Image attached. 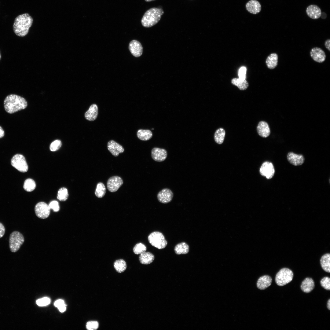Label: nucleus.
Masks as SVG:
<instances>
[{
    "instance_id": "nucleus-1",
    "label": "nucleus",
    "mask_w": 330,
    "mask_h": 330,
    "mask_svg": "<svg viewBox=\"0 0 330 330\" xmlns=\"http://www.w3.org/2000/svg\"><path fill=\"white\" fill-rule=\"evenodd\" d=\"M33 22V18L28 13L18 15L15 18L13 25L14 33L20 37L26 36L28 34Z\"/></svg>"
},
{
    "instance_id": "nucleus-2",
    "label": "nucleus",
    "mask_w": 330,
    "mask_h": 330,
    "mask_svg": "<svg viewBox=\"0 0 330 330\" xmlns=\"http://www.w3.org/2000/svg\"><path fill=\"white\" fill-rule=\"evenodd\" d=\"M4 105L6 111L9 113L12 114L25 109L27 106V103L24 98L12 94L6 97Z\"/></svg>"
},
{
    "instance_id": "nucleus-3",
    "label": "nucleus",
    "mask_w": 330,
    "mask_h": 330,
    "mask_svg": "<svg viewBox=\"0 0 330 330\" xmlns=\"http://www.w3.org/2000/svg\"><path fill=\"white\" fill-rule=\"evenodd\" d=\"M164 12L161 8L153 7L147 10L141 20L143 26L151 27L156 24L160 19Z\"/></svg>"
},
{
    "instance_id": "nucleus-4",
    "label": "nucleus",
    "mask_w": 330,
    "mask_h": 330,
    "mask_svg": "<svg viewBox=\"0 0 330 330\" xmlns=\"http://www.w3.org/2000/svg\"><path fill=\"white\" fill-rule=\"evenodd\" d=\"M293 276V273L291 270L286 268H283L277 273L275 281L278 285L283 286L291 282Z\"/></svg>"
},
{
    "instance_id": "nucleus-5",
    "label": "nucleus",
    "mask_w": 330,
    "mask_h": 330,
    "mask_svg": "<svg viewBox=\"0 0 330 330\" xmlns=\"http://www.w3.org/2000/svg\"><path fill=\"white\" fill-rule=\"evenodd\" d=\"M148 240L152 245L159 249L164 248L167 244L163 234L158 231L151 233L148 236Z\"/></svg>"
},
{
    "instance_id": "nucleus-6",
    "label": "nucleus",
    "mask_w": 330,
    "mask_h": 330,
    "mask_svg": "<svg viewBox=\"0 0 330 330\" xmlns=\"http://www.w3.org/2000/svg\"><path fill=\"white\" fill-rule=\"evenodd\" d=\"M23 235L19 232L14 231L10 235L9 239V248L12 252H16L20 248L24 242Z\"/></svg>"
},
{
    "instance_id": "nucleus-7",
    "label": "nucleus",
    "mask_w": 330,
    "mask_h": 330,
    "mask_svg": "<svg viewBox=\"0 0 330 330\" xmlns=\"http://www.w3.org/2000/svg\"><path fill=\"white\" fill-rule=\"evenodd\" d=\"M11 165L19 171L26 172L28 170V166L24 157L22 155L17 154L14 156L11 159Z\"/></svg>"
},
{
    "instance_id": "nucleus-8",
    "label": "nucleus",
    "mask_w": 330,
    "mask_h": 330,
    "mask_svg": "<svg viewBox=\"0 0 330 330\" xmlns=\"http://www.w3.org/2000/svg\"><path fill=\"white\" fill-rule=\"evenodd\" d=\"M35 211L36 215L39 218L45 219L49 216L50 208L46 203L41 202L38 203L35 206Z\"/></svg>"
},
{
    "instance_id": "nucleus-9",
    "label": "nucleus",
    "mask_w": 330,
    "mask_h": 330,
    "mask_svg": "<svg viewBox=\"0 0 330 330\" xmlns=\"http://www.w3.org/2000/svg\"><path fill=\"white\" fill-rule=\"evenodd\" d=\"M123 184V180L120 177L114 176L108 179L107 183V186L109 191L114 192L117 191Z\"/></svg>"
},
{
    "instance_id": "nucleus-10",
    "label": "nucleus",
    "mask_w": 330,
    "mask_h": 330,
    "mask_svg": "<svg viewBox=\"0 0 330 330\" xmlns=\"http://www.w3.org/2000/svg\"><path fill=\"white\" fill-rule=\"evenodd\" d=\"M259 172L261 175L265 177L267 179L272 178L275 173L273 164L268 161L264 162L260 168Z\"/></svg>"
},
{
    "instance_id": "nucleus-11",
    "label": "nucleus",
    "mask_w": 330,
    "mask_h": 330,
    "mask_svg": "<svg viewBox=\"0 0 330 330\" xmlns=\"http://www.w3.org/2000/svg\"><path fill=\"white\" fill-rule=\"evenodd\" d=\"M173 196V193L171 190L168 188H164L158 193L157 198L160 202L167 204L171 201Z\"/></svg>"
},
{
    "instance_id": "nucleus-12",
    "label": "nucleus",
    "mask_w": 330,
    "mask_h": 330,
    "mask_svg": "<svg viewBox=\"0 0 330 330\" xmlns=\"http://www.w3.org/2000/svg\"><path fill=\"white\" fill-rule=\"evenodd\" d=\"M151 155L152 159L154 160L161 162L164 161L166 159L167 153L164 149L155 147L152 149Z\"/></svg>"
},
{
    "instance_id": "nucleus-13",
    "label": "nucleus",
    "mask_w": 330,
    "mask_h": 330,
    "mask_svg": "<svg viewBox=\"0 0 330 330\" xmlns=\"http://www.w3.org/2000/svg\"><path fill=\"white\" fill-rule=\"evenodd\" d=\"M310 55L314 61L319 63L323 62L326 59L325 52L321 49L318 47H315L311 49Z\"/></svg>"
},
{
    "instance_id": "nucleus-14",
    "label": "nucleus",
    "mask_w": 330,
    "mask_h": 330,
    "mask_svg": "<svg viewBox=\"0 0 330 330\" xmlns=\"http://www.w3.org/2000/svg\"><path fill=\"white\" fill-rule=\"evenodd\" d=\"M108 150L114 156H118L119 153L124 152V149L123 147L115 141L111 140L107 144Z\"/></svg>"
},
{
    "instance_id": "nucleus-15",
    "label": "nucleus",
    "mask_w": 330,
    "mask_h": 330,
    "mask_svg": "<svg viewBox=\"0 0 330 330\" xmlns=\"http://www.w3.org/2000/svg\"><path fill=\"white\" fill-rule=\"evenodd\" d=\"M287 158L290 164L295 166L302 165L305 161V158L302 155L297 154L292 152L288 153Z\"/></svg>"
},
{
    "instance_id": "nucleus-16",
    "label": "nucleus",
    "mask_w": 330,
    "mask_h": 330,
    "mask_svg": "<svg viewBox=\"0 0 330 330\" xmlns=\"http://www.w3.org/2000/svg\"><path fill=\"white\" fill-rule=\"evenodd\" d=\"M129 49L131 53L136 57H139L142 54V46L141 43L136 40H133L130 42Z\"/></svg>"
},
{
    "instance_id": "nucleus-17",
    "label": "nucleus",
    "mask_w": 330,
    "mask_h": 330,
    "mask_svg": "<svg viewBox=\"0 0 330 330\" xmlns=\"http://www.w3.org/2000/svg\"><path fill=\"white\" fill-rule=\"evenodd\" d=\"M306 13L308 16L313 19L319 18L321 14V10L318 6L311 5L308 6L306 9Z\"/></svg>"
},
{
    "instance_id": "nucleus-18",
    "label": "nucleus",
    "mask_w": 330,
    "mask_h": 330,
    "mask_svg": "<svg viewBox=\"0 0 330 330\" xmlns=\"http://www.w3.org/2000/svg\"><path fill=\"white\" fill-rule=\"evenodd\" d=\"M247 10L250 13L257 14L259 13L261 9V6L260 2L256 0H251L246 4Z\"/></svg>"
},
{
    "instance_id": "nucleus-19",
    "label": "nucleus",
    "mask_w": 330,
    "mask_h": 330,
    "mask_svg": "<svg viewBox=\"0 0 330 330\" xmlns=\"http://www.w3.org/2000/svg\"><path fill=\"white\" fill-rule=\"evenodd\" d=\"M258 135L263 138H266L270 133V131L268 124L264 121L260 122L257 127Z\"/></svg>"
},
{
    "instance_id": "nucleus-20",
    "label": "nucleus",
    "mask_w": 330,
    "mask_h": 330,
    "mask_svg": "<svg viewBox=\"0 0 330 330\" xmlns=\"http://www.w3.org/2000/svg\"><path fill=\"white\" fill-rule=\"evenodd\" d=\"M272 281V278L269 275H265L261 276L257 281V287L260 290H264L271 285Z\"/></svg>"
},
{
    "instance_id": "nucleus-21",
    "label": "nucleus",
    "mask_w": 330,
    "mask_h": 330,
    "mask_svg": "<svg viewBox=\"0 0 330 330\" xmlns=\"http://www.w3.org/2000/svg\"><path fill=\"white\" fill-rule=\"evenodd\" d=\"M314 282L313 279L306 277L302 282L300 288L302 292L309 293L314 289Z\"/></svg>"
},
{
    "instance_id": "nucleus-22",
    "label": "nucleus",
    "mask_w": 330,
    "mask_h": 330,
    "mask_svg": "<svg viewBox=\"0 0 330 330\" xmlns=\"http://www.w3.org/2000/svg\"><path fill=\"white\" fill-rule=\"evenodd\" d=\"M98 114V108L95 104L92 105L85 114V118L90 121L95 120Z\"/></svg>"
},
{
    "instance_id": "nucleus-23",
    "label": "nucleus",
    "mask_w": 330,
    "mask_h": 330,
    "mask_svg": "<svg viewBox=\"0 0 330 330\" xmlns=\"http://www.w3.org/2000/svg\"><path fill=\"white\" fill-rule=\"evenodd\" d=\"M278 55L276 53L270 54L267 58L266 63L268 68L270 69L275 68L278 64Z\"/></svg>"
},
{
    "instance_id": "nucleus-24",
    "label": "nucleus",
    "mask_w": 330,
    "mask_h": 330,
    "mask_svg": "<svg viewBox=\"0 0 330 330\" xmlns=\"http://www.w3.org/2000/svg\"><path fill=\"white\" fill-rule=\"evenodd\" d=\"M155 258L154 255L149 252H144L141 254L139 256V260L141 263L147 265L151 263Z\"/></svg>"
},
{
    "instance_id": "nucleus-25",
    "label": "nucleus",
    "mask_w": 330,
    "mask_h": 330,
    "mask_svg": "<svg viewBox=\"0 0 330 330\" xmlns=\"http://www.w3.org/2000/svg\"><path fill=\"white\" fill-rule=\"evenodd\" d=\"M330 254L327 253L323 255L320 259V263L322 269L325 272H330Z\"/></svg>"
},
{
    "instance_id": "nucleus-26",
    "label": "nucleus",
    "mask_w": 330,
    "mask_h": 330,
    "mask_svg": "<svg viewBox=\"0 0 330 330\" xmlns=\"http://www.w3.org/2000/svg\"><path fill=\"white\" fill-rule=\"evenodd\" d=\"M189 246L185 242L177 244L174 248L175 253L178 255L187 254L189 252Z\"/></svg>"
},
{
    "instance_id": "nucleus-27",
    "label": "nucleus",
    "mask_w": 330,
    "mask_h": 330,
    "mask_svg": "<svg viewBox=\"0 0 330 330\" xmlns=\"http://www.w3.org/2000/svg\"><path fill=\"white\" fill-rule=\"evenodd\" d=\"M232 84L237 86L240 90H246L248 86V83L245 79L234 78L231 80Z\"/></svg>"
},
{
    "instance_id": "nucleus-28",
    "label": "nucleus",
    "mask_w": 330,
    "mask_h": 330,
    "mask_svg": "<svg viewBox=\"0 0 330 330\" xmlns=\"http://www.w3.org/2000/svg\"><path fill=\"white\" fill-rule=\"evenodd\" d=\"M137 136L139 139L146 141L152 138V134L149 130L139 129L137 131Z\"/></svg>"
},
{
    "instance_id": "nucleus-29",
    "label": "nucleus",
    "mask_w": 330,
    "mask_h": 330,
    "mask_svg": "<svg viewBox=\"0 0 330 330\" xmlns=\"http://www.w3.org/2000/svg\"><path fill=\"white\" fill-rule=\"evenodd\" d=\"M226 132L222 128L217 129L215 132L214 138L216 143L221 144L223 143L225 136Z\"/></svg>"
},
{
    "instance_id": "nucleus-30",
    "label": "nucleus",
    "mask_w": 330,
    "mask_h": 330,
    "mask_svg": "<svg viewBox=\"0 0 330 330\" xmlns=\"http://www.w3.org/2000/svg\"><path fill=\"white\" fill-rule=\"evenodd\" d=\"M114 266L117 272L122 273L126 270L127 265L124 260L119 259L115 261L114 263Z\"/></svg>"
},
{
    "instance_id": "nucleus-31",
    "label": "nucleus",
    "mask_w": 330,
    "mask_h": 330,
    "mask_svg": "<svg viewBox=\"0 0 330 330\" xmlns=\"http://www.w3.org/2000/svg\"><path fill=\"white\" fill-rule=\"evenodd\" d=\"M106 191V188L104 184L101 182L98 183L97 185L95 192V196L98 198H102L105 195Z\"/></svg>"
},
{
    "instance_id": "nucleus-32",
    "label": "nucleus",
    "mask_w": 330,
    "mask_h": 330,
    "mask_svg": "<svg viewBox=\"0 0 330 330\" xmlns=\"http://www.w3.org/2000/svg\"><path fill=\"white\" fill-rule=\"evenodd\" d=\"M36 187V184L34 181L31 178L26 179L24 183L23 188L27 192H30L33 191Z\"/></svg>"
},
{
    "instance_id": "nucleus-33",
    "label": "nucleus",
    "mask_w": 330,
    "mask_h": 330,
    "mask_svg": "<svg viewBox=\"0 0 330 330\" xmlns=\"http://www.w3.org/2000/svg\"><path fill=\"white\" fill-rule=\"evenodd\" d=\"M68 196L67 189L64 187L60 188L58 191L57 198L60 201H64L67 200Z\"/></svg>"
},
{
    "instance_id": "nucleus-34",
    "label": "nucleus",
    "mask_w": 330,
    "mask_h": 330,
    "mask_svg": "<svg viewBox=\"0 0 330 330\" xmlns=\"http://www.w3.org/2000/svg\"><path fill=\"white\" fill-rule=\"evenodd\" d=\"M146 246L143 244L140 243L135 245L133 248V251L135 254H140L146 251Z\"/></svg>"
},
{
    "instance_id": "nucleus-35",
    "label": "nucleus",
    "mask_w": 330,
    "mask_h": 330,
    "mask_svg": "<svg viewBox=\"0 0 330 330\" xmlns=\"http://www.w3.org/2000/svg\"><path fill=\"white\" fill-rule=\"evenodd\" d=\"M321 286L324 289L330 290V278L328 277H324L320 281Z\"/></svg>"
},
{
    "instance_id": "nucleus-36",
    "label": "nucleus",
    "mask_w": 330,
    "mask_h": 330,
    "mask_svg": "<svg viewBox=\"0 0 330 330\" xmlns=\"http://www.w3.org/2000/svg\"><path fill=\"white\" fill-rule=\"evenodd\" d=\"M62 143L61 141L57 140L53 142L50 145V150L51 151H55L58 150L61 147Z\"/></svg>"
},
{
    "instance_id": "nucleus-37",
    "label": "nucleus",
    "mask_w": 330,
    "mask_h": 330,
    "mask_svg": "<svg viewBox=\"0 0 330 330\" xmlns=\"http://www.w3.org/2000/svg\"><path fill=\"white\" fill-rule=\"evenodd\" d=\"M99 327V323L96 321H90L87 322L86 324V328L89 330H95Z\"/></svg>"
},
{
    "instance_id": "nucleus-38",
    "label": "nucleus",
    "mask_w": 330,
    "mask_h": 330,
    "mask_svg": "<svg viewBox=\"0 0 330 330\" xmlns=\"http://www.w3.org/2000/svg\"><path fill=\"white\" fill-rule=\"evenodd\" d=\"M50 302V298L44 297L38 299L36 301V304L39 306H44L49 305Z\"/></svg>"
},
{
    "instance_id": "nucleus-39",
    "label": "nucleus",
    "mask_w": 330,
    "mask_h": 330,
    "mask_svg": "<svg viewBox=\"0 0 330 330\" xmlns=\"http://www.w3.org/2000/svg\"><path fill=\"white\" fill-rule=\"evenodd\" d=\"M49 205L50 209H52L55 212H57L59 210L60 207L59 203L57 201H52L50 203Z\"/></svg>"
},
{
    "instance_id": "nucleus-40",
    "label": "nucleus",
    "mask_w": 330,
    "mask_h": 330,
    "mask_svg": "<svg viewBox=\"0 0 330 330\" xmlns=\"http://www.w3.org/2000/svg\"><path fill=\"white\" fill-rule=\"evenodd\" d=\"M246 72V68L244 67H241L239 71L238 75L239 78L242 79H245Z\"/></svg>"
},
{
    "instance_id": "nucleus-41",
    "label": "nucleus",
    "mask_w": 330,
    "mask_h": 330,
    "mask_svg": "<svg viewBox=\"0 0 330 330\" xmlns=\"http://www.w3.org/2000/svg\"><path fill=\"white\" fill-rule=\"evenodd\" d=\"M5 232V228L3 224L0 222V238L2 237Z\"/></svg>"
},
{
    "instance_id": "nucleus-42",
    "label": "nucleus",
    "mask_w": 330,
    "mask_h": 330,
    "mask_svg": "<svg viewBox=\"0 0 330 330\" xmlns=\"http://www.w3.org/2000/svg\"><path fill=\"white\" fill-rule=\"evenodd\" d=\"M65 304L64 301L62 299H58L54 303V306L56 307H58V306Z\"/></svg>"
},
{
    "instance_id": "nucleus-43",
    "label": "nucleus",
    "mask_w": 330,
    "mask_h": 330,
    "mask_svg": "<svg viewBox=\"0 0 330 330\" xmlns=\"http://www.w3.org/2000/svg\"><path fill=\"white\" fill-rule=\"evenodd\" d=\"M57 308L60 312H63L65 311L66 309V305L64 304L58 306Z\"/></svg>"
},
{
    "instance_id": "nucleus-44",
    "label": "nucleus",
    "mask_w": 330,
    "mask_h": 330,
    "mask_svg": "<svg viewBox=\"0 0 330 330\" xmlns=\"http://www.w3.org/2000/svg\"><path fill=\"white\" fill-rule=\"evenodd\" d=\"M330 39H327L325 42L324 45L327 49L329 51H330Z\"/></svg>"
},
{
    "instance_id": "nucleus-45",
    "label": "nucleus",
    "mask_w": 330,
    "mask_h": 330,
    "mask_svg": "<svg viewBox=\"0 0 330 330\" xmlns=\"http://www.w3.org/2000/svg\"><path fill=\"white\" fill-rule=\"evenodd\" d=\"M4 131L2 128L0 126V138H2L4 135Z\"/></svg>"
},
{
    "instance_id": "nucleus-46",
    "label": "nucleus",
    "mask_w": 330,
    "mask_h": 330,
    "mask_svg": "<svg viewBox=\"0 0 330 330\" xmlns=\"http://www.w3.org/2000/svg\"><path fill=\"white\" fill-rule=\"evenodd\" d=\"M327 307L328 309L330 310V299H329L328 300L327 303Z\"/></svg>"
},
{
    "instance_id": "nucleus-47",
    "label": "nucleus",
    "mask_w": 330,
    "mask_h": 330,
    "mask_svg": "<svg viewBox=\"0 0 330 330\" xmlns=\"http://www.w3.org/2000/svg\"><path fill=\"white\" fill-rule=\"evenodd\" d=\"M145 0V1L147 2H150L154 1V0Z\"/></svg>"
},
{
    "instance_id": "nucleus-48",
    "label": "nucleus",
    "mask_w": 330,
    "mask_h": 330,
    "mask_svg": "<svg viewBox=\"0 0 330 330\" xmlns=\"http://www.w3.org/2000/svg\"><path fill=\"white\" fill-rule=\"evenodd\" d=\"M1 54L0 51V60H1Z\"/></svg>"
}]
</instances>
